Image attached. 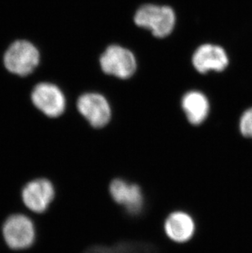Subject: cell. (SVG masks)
<instances>
[{"instance_id": "12", "label": "cell", "mask_w": 252, "mask_h": 253, "mask_svg": "<svg viewBox=\"0 0 252 253\" xmlns=\"http://www.w3.org/2000/svg\"><path fill=\"white\" fill-rule=\"evenodd\" d=\"M240 131L243 136L252 139V108L246 111L241 117Z\"/></svg>"}, {"instance_id": "7", "label": "cell", "mask_w": 252, "mask_h": 253, "mask_svg": "<svg viewBox=\"0 0 252 253\" xmlns=\"http://www.w3.org/2000/svg\"><path fill=\"white\" fill-rule=\"evenodd\" d=\"M100 65L106 74L120 79H128L137 69V62L133 53L122 46L111 45L100 57Z\"/></svg>"}, {"instance_id": "11", "label": "cell", "mask_w": 252, "mask_h": 253, "mask_svg": "<svg viewBox=\"0 0 252 253\" xmlns=\"http://www.w3.org/2000/svg\"><path fill=\"white\" fill-rule=\"evenodd\" d=\"M180 108L186 121L193 126H201L210 113V103L207 96L199 91H189L181 99Z\"/></svg>"}, {"instance_id": "3", "label": "cell", "mask_w": 252, "mask_h": 253, "mask_svg": "<svg viewBox=\"0 0 252 253\" xmlns=\"http://www.w3.org/2000/svg\"><path fill=\"white\" fill-rule=\"evenodd\" d=\"M109 194L117 205L131 216H138L145 208V196L139 184L123 178H115L109 184Z\"/></svg>"}, {"instance_id": "6", "label": "cell", "mask_w": 252, "mask_h": 253, "mask_svg": "<svg viewBox=\"0 0 252 253\" xmlns=\"http://www.w3.org/2000/svg\"><path fill=\"white\" fill-rule=\"evenodd\" d=\"M34 105L44 116L57 119L67 111V98L57 86L50 83H41L34 88L31 93Z\"/></svg>"}, {"instance_id": "9", "label": "cell", "mask_w": 252, "mask_h": 253, "mask_svg": "<svg viewBox=\"0 0 252 253\" xmlns=\"http://www.w3.org/2000/svg\"><path fill=\"white\" fill-rule=\"evenodd\" d=\"M164 232L167 238L175 244H186L195 235L197 230L193 215L183 210L173 211L165 219Z\"/></svg>"}, {"instance_id": "5", "label": "cell", "mask_w": 252, "mask_h": 253, "mask_svg": "<svg viewBox=\"0 0 252 253\" xmlns=\"http://www.w3.org/2000/svg\"><path fill=\"white\" fill-rule=\"evenodd\" d=\"M57 190L47 177L36 178L26 184L22 190V200L26 208L36 214L48 211L54 202Z\"/></svg>"}, {"instance_id": "4", "label": "cell", "mask_w": 252, "mask_h": 253, "mask_svg": "<svg viewBox=\"0 0 252 253\" xmlns=\"http://www.w3.org/2000/svg\"><path fill=\"white\" fill-rule=\"evenodd\" d=\"M7 71L18 76H27L40 63V53L36 46L26 41H17L6 51L3 58Z\"/></svg>"}, {"instance_id": "8", "label": "cell", "mask_w": 252, "mask_h": 253, "mask_svg": "<svg viewBox=\"0 0 252 253\" xmlns=\"http://www.w3.org/2000/svg\"><path fill=\"white\" fill-rule=\"evenodd\" d=\"M2 233L7 245L15 250L29 249L36 240L33 221L22 214L11 215L3 225Z\"/></svg>"}, {"instance_id": "2", "label": "cell", "mask_w": 252, "mask_h": 253, "mask_svg": "<svg viewBox=\"0 0 252 253\" xmlns=\"http://www.w3.org/2000/svg\"><path fill=\"white\" fill-rule=\"evenodd\" d=\"M76 109L80 116L94 129H102L107 126L113 116L109 101L98 93H85L79 96Z\"/></svg>"}, {"instance_id": "10", "label": "cell", "mask_w": 252, "mask_h": 253, "mask_svg": "<svg viewBox=\"0 0 252 253\" xmlns=\"http://www.w3.org/2000/svg\"><path fill=\"white\" fill-rule=\"evenodd\" d=\"M193 64L202 74L210 71L222 72L228 65V56L221 47L207 43L196 50L193 56Z\"/></svg>"}, {"instance_id": "1", "label": "cell", "mask_w": 252, "mask_h": 253, "mask_svg": "<svg viewBox=\"0 0 252 253\" xmlns=\"http://www.w3.org/2000/svg\"><path fill=\"white\" fill-rule=\"evenodd\" d=\"M176 17L169 6L143 5L134 15V22L138 27L152 31L157 38H165L172 33Z\"/></svg>"}]
</instances>
